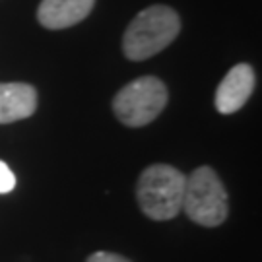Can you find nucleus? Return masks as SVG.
I'll use <instances>...</instances> for the list:
<instances>
[{"label":"nucleus","instance_id":"obj_5","mask_svg":"<svg viewBox=\"0 0 262 262\" xmlns=\"http://www.w3.org/2000/svg\"><path fill=\"white\" fill-rule=\"evenodd\" d=\"M254 72L249 64L233 66L215 90V109L222 115L239 111L253 94Z\"/></svg>","mask_w":262,"mask_h":262},{"label":"nucleus","instance_id":"obj_3","mask_svg":"<svg viewBox=\"0 0 262 262\" xmlns=\"http://www.w3.org/2000/svg\"><path fill=\"white\" fill-rule=\"evenodd\" d=\"M198 225L215 227L227 217V192L214 169L198 167L185 183L183 208Z\"/></svg>","mask_w":262,"mask_h":262},{"label":"nucleus","instance_id":"obj_7","mask_svg":"<svg viewBox=\"0 0 262 262\" xmlns=\"http://www.w3.org/2000/svg\"><path fill=\"white\" fill-rule=\"evenodd\" d=\"M37 109V92L33 85L12 82L0 84V124L31 117Z\"/></svg>","mask_w":262,"mask_h":262},{"label":"nucleus","instance_id":"obj_8","mask_svg":"<svg viewBox=\"0 0 262 262\" xmlns=\"http://www.w3.org/2000/svg\"><path fill=\"white\" fill-rule=\"evenodd\" d=\"M14 187H16V175L4 161H0V194H8L14 190Z\"/></svg>","mask_w":262,"mask_h":262},{"label":"nucleus","instance_id":"obj_6","mask_svg":"<svg viewBox=\"0 0 262 262\" xmlns=\"http://www.w3.org/2000/svg\"><path fill=\"white\" fill-rule=\"evenodd\" d=\"M95 0H43L37 19L47 29H64L80 24L94 10Z\"/></svg>","mask_w":262,"mask_h":262},{"label":"nucleus","instance_id":"obj_9","mask_svg":"<svg viewBox=\"0 0 262 262\" xmlns=\"http://www.w3.org/2000/svg\"><path fill=\"white\" fill-rule=\"evenodd\" d=\"M85 262H130L128 258H124L117 253H107V251H99V253H94L88 256Z\"/></svg>","mask_w":262,"mask_h":262},{"label":"nucleus","instance_id":"obj_4","mask_svg":"<svg viewBox=\"0 0 262 262\" xmlns=\"http://www.w3.org/2000/svg\"><path fill=\"white\" fill-rule=\"evenodd\" d=\"M167 105V88L156 76H142L126 84L113 99L115 117L126 126H146Z\"/></svg>","mask_w":262,"mask_h":262},{"label":"nucleus","instance_id":"obj_1","mask_svg":"<svg viewBox=\"0 0 262 262\" xmlns=\"http://www.w3.org/2000/svg\"><path fill=\"white\" fill-rule=\"evenodd\" d=\"M181 31L177 12L163 4L142 10L128 24L122 37V51L130 60H146L169 47Z\"/></svg>","mask_w":262,"mask_h":262},{"label":"nucleus","instance_id":"obj_2","mask_svg":"<svg viewBox=\"0 0 262 262\" xmlns=\"http://www.w3.org/2000/svg\"><path fill=\"white\" fill-rule=\"evenodd\" d=\"M187 177L179 169L156 163L142 171L136 187V196L142 212L158 222L171 220L183 208Z\"/></svg>","mask_w":262,"mask_h":262}]
</instances>
